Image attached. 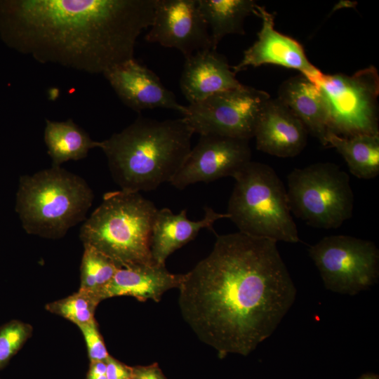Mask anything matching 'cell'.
I'll return each instance as SVG.
<instances>
[{"mask_svg": "<svg viewBox=\"0 0 379 379\" xmlns=\"http://www.w3.org/2000/svg\"><path fill=\"white\" fill-rule=\"evenodd\" d=\"M277 243L240 232L216 235L211 253L182 275V318L221 359L248 355L295 301L296 288Z\"/></svg>", "mask_w": 379, "mask_h": 379, "instance_id": "6da1fadb", "label": "cell"}, {"mask_svg": "<svg viewBox=\"0 0 379 379\" xmlns=\"http://www.w3.org/2000/svg\"><path fill=\"white\" fill-rule=\"evenodd\" d=\"M155 0L0 1L5 41L41 63L103 74L134 58Z\"/></svg>", "mask_w": 379, "mask_h": 379, "instance_id": "7a4b0ae2", "label": "cell"}, {"mask_svg": "<svg viewBox=\"0 0 379 379\" xmlns=\"http://www.w3.org/2000/svg\"><path fill=\"white\" fill-rule=\"evenodd\" d=\"M194 132L185 119L138 117L100 141L113 180L121 190L140 192L171 182L187 158Z\"/></svg>", "mask_w": 379, "mask_h": 379, "instance_id": "3957f363", "label": "cell"}, {"mask_svg": "<svg viewBox=\"0 0 379 379\" xmlns=\"http://www.w3.org/2000/svg\"><path fill=\"white\" fill-rule=\"evenodd\" d=\"M157 210L140 192H107L84 222L80 239L84 246L99 251L120 268L155 263L151 236Z\"/></svg>", "mask_w": 379, "mask_h": 379, "instance_id": "277c9868", "label": "cell"}, {"mask_svg": "<svg viewBox=\"0 0 379 379\" xmlns=\"http://www.w3.org/2000/svg\"><path fill=\"white\" fill-rule=\"evenodd\" d=\"M93 199L83 178L51 166L20 177L15 210L28 234L57 239L85 221Z\"/></svg>", "mask_w": 379, "mask_h": 379, "instance_id": "5b68a950", "label": "cell"}, {"mask_svg": "<svg viewBox=\"0 0 379 379\" xmlns=\"http://www.w3.org/2000/svg\"><path fill=\"white\" fill-rule=\"evenodd\" d=\"M227 213L239 232L276 242H300L286 190L269 165L250 161L234 176Z\"/></svg>", "mask_w": 379, "mask_h": 379, "instance_id": "8992f818", "label": "cell"}, {"mask_svg": "<svg viewBox=\"0 0 379 379\" xmlns=\"http://www.w3.org/2000/svg\"><path fill=\"white\" fill-rule=\"evenodd\" d=\"M287 187L291 213L312 227L337 229L352 215L350 177L333 163L293 169L287 176Z\"/></svg>", "mask_w": 379, "mask_h": 379, "instance_id": "52a82bcc", "label": "cell"}, {"mask_svg": "<svg viewBox=\"0 0 379 379\" xmlns=\"http://www.w3.org/2000/svg\"><path fill=\"white\" fill-rule=\"evenodd\" d=\"M307 79L324 98L329 132L343 137L379 135V77L373 66L350 76L321 72Z\"/></svg>", "mask_w": 379, "mask_h": 379, "instance_id": "ba28073f", "label": "cell"}, {"mask_svg": "<svg viewBox=\"0 0 379 379\" xmlns=\"http://www.w3.org/2000/svg\"><path fill=\"white\" fill-rule=\"evenodd\" d=\"M309 255L325 287L355 295L375 284L379 276V251L371 241L348 235H331L310 246Z\"/></svg>", "mask_w": 379, "mask_h": 379, "instance_id": "9c48e42d", "label": "cell"}, {"mask_svg": "<svg viewBox=\"0 0 379 379\" xmlns=\"http://www.w3.org/2000/svg\"><path fill=\"white\" fill-rule=\"evenodd\" d=\"M270 95L242 85L189 104L182 115L194 133L218 135L249 140L258 117Z\"/></svg>", "mask_w": 379, "mask_h": 379, "instance_id": "30bf717a", "label": "cell"}, {"mask_svg": "<svg viewBox=\"0 0 379 379\" xmlns=\"http://www.w3.org/2000/svg\"><path fill=\"white\" fill-rule=\"evenodd\" d=\"M145 39L175 48L185 58L213 49L198 0H155L152 22Z\"/></svg>", "mask_w": 379, "mask_h": 379, "instance_id": "8fae6325", "label": "cell"}, {"mask_svg": "<svg viewBox=\"0 0 379 379\" xmlns=\"http://www.w3.org/2000/svg\"><path fill=\"white\" fill-rule=\"evenodd\" d=\"M249 140L218 135H201L170 182L178 190L199 182L233 176L251 161Z\"/></svg>", "mask_w": 379, "mask_h": 379, "instance_id": "7c38bea8", "label": "cell"}, {"mask_svg": "<svg viewBox=\"0 0 379 379\" xmlns=\"http://www.w3.org/2000/svg\"><path fill=\"white\" fill-rule=\"evenodd\" d=\"M255 15L261 19L262 26L257 40L244 51L241 61L232 66L235 74L248 67H257L263 65L294 69L307 78H312L321 73L310 62L298 41L274 29V14L257 4Z\"/></svg>", "mask_w": 379, "mask_h": 379, "instance_id": "4fadbf2b", "label": "cell"}, {"mask_svg": "<svg viewBox=\"0 0 379 379\" xmlns=\"http://www.w3.org/2000/svg\"><path fill=\"white\" fill-rule=\"evenodd\" d=\"M120 100L133 111L154 108L175 110L182 115L186 106L178 102L159 77L135 58L116 65L102 74Z\"/></svg>", "mask_w": 379, "mask_h": 379, "instance_id": "5bb4252c", "label": "cell"}, {"mask_svg": "<svg viewBox=\"0 0 379 379\" xmlns=\"http://www.w3.org/2000/svg\"><path fill=\"white\" fill-rule=\"evenodd\" d=\"M302 123L277 98H270L257 120L253 138L257 149L281 157L298 155L307 144Z\"/></svg>", "mask_w": 379, "mask_h": 379, "instance_id": "9a60e30c", "label": "cell"}, {"mask_svg": "<svg viewBox=\"0 0 379 379\" xmlns=\"http://www.w3.org/2000/svg\"><path fill=\"white\" fill-rule=\"evenodd\" d=\"M242 85L226 57L216 50L202 51L185 58L180 88L189 104Z\"/></svg>", "mask_w": 379, "mask_h": 379, "instance_id": "2e32d148", "label": "cell"}, {"mask_svg": "<svg viewBox=\"0 0 379 379\" xmlns=\"http://www.w3.org/2000/svg\"><path fill=\"white\" fill-rule=\"evenodd\" d=\"M182 274H173L164 265H138L119 268L97 294L101 300L115 296H131L140 301L159 302L163 294L180 286Z\"/></svg>", "mask_w": 379, "mask_h": 379, "instance_id": "e0dca14e", "label": "cell"}, {"mask_svg": "<svg viewBox=\"0 0 379 379\" xmlns=\"http://www.w3.org/2000/svg\"><path fill=\"white\" fill-rule=\"evenodd\" d=\"M204 211L201 220L192 221L187 218L185 209L178 214H174L168 208L157 210L151 236V252L155 263L165 265L167 258L193 240L201 230H213V225L216 220L229 218L227 213H217L208 206L204 207Z\"/></svg>", "mask_w": 379, "mask_h": 379, "instance_id": "ac0fdd59", "label": "cell"}, {"mask_svg": "<svg viewBox=\"0 0 379 379\" xmlns=\"http://www.w3.org/2000/svg\"><path fill=\"white\" fill-rule=\"evenodd\" d=\"M279 100L304 125L312 136L328 146V113L318 87L303 74L284 81L278 91Z\"/></svg>", "mask_w": 379, "mask_h": 379, "instance_id": "d6986e66", "label": "cell"}, {"mask_svg": "<svg viewBox=\"0 0 379 379\" xmlns=\"http://www.w3.org/2000/svg\"><path fill=\"white\" fill-rule=\"evenodd\" d=\"M44 142L53 166L82 159L91 149L100 147V141L91 139L89 134L71 119L63 121L46 119Z\"/></svg>", "mask_w": 379, "mask_h": 379, "instance_id": "ffe728a7", "label": "cell"}, {"mask_svg": "<svg viewBox=\"0 0 379 379\" xmlns=\"http://www.w3.org/2000/svg\"><path fill=\"white\" fill-rule=\"evenodd\" d=\"M206 22L214 50L228 34H245V19L255 14L253 0H198Z\"/></svg>", "mask_w": 379, "mask_h": 379, "instance_id": "44dd1931", "label": "cell"}, {"mask_svg": "<svg viewBox=\"0 0 379 379\" xmlns=\"http://www.w3.org/2000/svg\"><path fill=\"white\" fill-rule=\"evenodd\" d=\"M326 142L344 158L353 175L372 179L379 174V135L343 137L329 132Z\"/></svg>", "mask_w": 379, "mask_h": 379, "instance_id": "7402d4cb", "label": "cell"}, {"mask_svg": "<svg viewBox=\"0 0 379 379\" xmlns=\"http://www.w3.org/2000/svg\"><path fill=\"white\" fill-rule=\"evenodd\" d=\"M84 246L79 290L97 298L98 293L109 282L120 267L95 248L89 246Z\"/></svg>", "mask_w": 379, "mask_h": 379, "instance_id": "603a6c76", "label": "cell"}, {"mask_svg": "<svg viewBox=\"0 0 379 379\" xmlns=\"http://www.w3.org/2000/svg\"><path fill=\"white\" fill-rule=\"evenodd\" d=\"M99 302L94 295L79 290L66 298L49 303L46 309L79 326L95 320L94 312Z\"/></svg>", "mask_w": 379, "mask_h": 379, "instance_id": "cb8c5ba5", "label": "cell"}, {"mask_svg": "<svg viewBox=\"0 0 379 379\" xmlns=\"http://www.w3.org/2000/svg\"><path fill=\"white\" fill-rule=\"evenodd\" d=\"M31 332L32 328L29 324L16 320L8 322L0 328V369L21 348Z\"/></svg>", "mask_w": 379, "mask_h": 379, "instance_id": "d4e9b609", "label": "cell"}, {"mask_svg": "<svg viewBox=\"0 0 379 379\" xmlns=\"http://www.w3.org/2000/svg\"><path fill=\"white\" fill-rule=\"evenodd\" d=\"M79 327L86 340L91 362L105 361L109 354L99 333L95 321L79 326Z\"/></svg>", "mask_w": 379, "mask_h": 379, "instance_id": "484cf974", "label": "cell"}, {"mask_svg": "<svg viewBox=\"0 0 379 379\" xmlns=\"http://www.w3.org/2000/svg\"><path fill=\"white\" fill-rule=\"evenodd\" d=\"M107 379H128L132 377V367L128 366L110 355L105 360Z\"/></svg>", "mask_w": 379, "mask_h": 379, "instance_id": "4316f807", "label": "cell"}, {"mask_svg": "<svg viewBox=\"0 0 379 379\" xmlns=\"http://www.w3.org/2000/svg\"><path fill=\"white\" fill-rule=\"evenodd\" d=\"M132 379H166L157 364L132 367Z\"/></svg>", "mask_w": 379, "mask_h": 379, "instance_id": "83f0119b", "label": "cell"}, {"mask_svg": "<svg viewBox=\"0 0 379 379\" xmlns=\"http://www.w3.org/2000/svg\"><path fill=\"white\" fill-rule=\"evenodd\" d=\"M87 379H107L105 362H91V366L87 375Z\"/></svg>", "mask_w": 379, "mask_h": 379, "instance_id": "f1b7e54d", "label": "cell"}, {"mask_svg": "<svg viewBox=\"0 0 379 379\" xmlns=\"http://www.w3.org/2000/svg\"><path fill=\"white\" fill-rule=\"evenodd\" d=\"M357 379H379V377L378 375L369 373L362 375Z\"/></svg>", "mask_w": 379, "mask_h": 379, "instance_id": "f546056e", "label": "cell"}, {"mask_svg": "<svg viewBox=\"0 0 379 379\" xmlns=\"http://www.w3.org/2000/svg\"><path fill=\"white\" fill-rule=\"evenodd\" d=\"M128 379H132V378H128Z\"/></svg>", "mask_w": 379, "mask_h": 379, "instance_id": "4dcf8cb0", "label": "cell"}]
</instances>
